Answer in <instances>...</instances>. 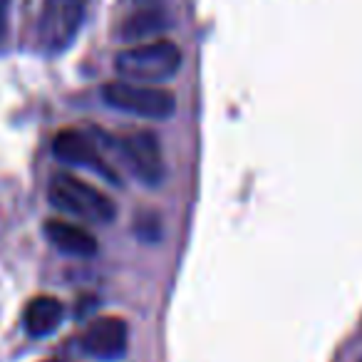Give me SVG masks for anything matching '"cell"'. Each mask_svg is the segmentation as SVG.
Returning <instances> with one entry per match:
<instances>
[{
  "label": "cell",
  "instance_id": "obj_1",
  "mask_svg": "<svg viewBox=\"0 0 362 362\" xmlns=\"http://www.w3.org/2000/svg\"><path fill=\"white\" fill-rule=\"evenodd\" d=\"M181 67V50L171 40H151L122 50L115 57V72L124 82L136 85H149V82H164L179 72Z\"/></svg>",
  "mask_w": 362,
  "mask_h": 362
},
{
  "label": "cell",
  "instance_id": "obj_2",
  "mask_svg": "<svg viewBox=\"0 0 362 362\" xmlns=\"http://www.w3.org/2000/svg\"><path fill=\"white\" fill-rule=\"evenodd\" d=\"M50 204L62 214L85 218L92 223H110L117 216V206L110 197L97 192L92 184L72 174H57L47 184Z\"/></svg>",
  "mask_w": 362,
  "mask_h": 362
},
{
  "label": "cell",
  "instance_id": "obj_3",
  "mask_svg": "<svg viewBox=\"0 0 362 362\" xmlns=\"http://www.w3.org/2000/svg\"><path fill=\"white\" fill-rule=\"evenodd\" d=\"M102 100L112 107V110L129 112L136 117H146V119H169L176 110L174 95L159 87L149 85H136V82H107L102 87Z\"/></svg>",
  "mask_w": 362,
  "mask_h": 362
},
{
  "label": "cell",
  "instance_id": "obj_4",
  "mask_svg": "<svg viewBox=\"0 0 362 362\" xmlns=\"http://www.w3.org/2000/svg\"><path fill=\"white\" fill-rule=\"evenodd\" d=\"M85 18V0H45L40 16V42L47 52H62L75 40Z\"/></svg>",
  "mask_w": 362,
  "mask_h": 362
},
{
  "label": "cell",
  "instance_id": "obj_5",
  "mask_svg": "<svg viewBox=\"0 0 362 362\" xmlns=\"http://www.w3.org/2000/svg\"><path fill=\"white\" fill-rule=\"evenodd\" d=\"M129 169L134 176L149 187H156L164 179V159H161V144L154 132H134L124 136L119 144Z\"/></svg>",
  "mask_w": 362,
  "mask_h": 362
},
{
  "label": "cell",
  "instance_id": "obj_6",
  "mask_svg": "<svg viewBox=\"0 0 362 362\" xmlns=\"http://www.w3.org/2000/svg\"><path fill=\"white\" fill-rule=\"evenodd\" d=\"M127 337H129V332H127V322L122 317H97L82 332V350L90 357H95V360L115 362L119 357H124Z\"/></svg>",
  "mask_w": 362,
  "mask_h": 362
},
{
  "label": "cell",
  "instance_id": "obj_7",
  "mask_svg": "<svg viewBox=\"0 0 362 362\" xmlns=\"http://www.w3.org/2000/svg\"><path fill=\"white\" fill-rule=\"evenodd\" d=\"M52 151L60 161L72 166H82V169H92L97 174H102L105 179L117 181V171L107 164V159L102 156V151L97 149V144L85 136L82 132L75 129H65L55 136V144H52Z\"/></svg>",
  "mask_w": 362,
  "mask_h": 362
},
{
  "label": "cell",
  "instance_id": "obj_8",
  "mask_svg": "<svg viewBox=\"0 0 362 362\" xmlns=\"http://www.w3.org/2000/svg\"><path fill=\"white\" fill-rule=\"evenodd\" d=\"M45 236L57 251L67 253V256H80L90 258L97 253V238L92 236L87 228L77 226L65 218H47L45 221Z\"/></svg>",
  "mask_w": 362,
  "mask_h": 362
},
{
  "label": "cell",
  "instance_id": "obj_9",
  "mask_svg": "<svg viewBox=\"0 0 362 362\" xmlns=\"http://www.w3.org/2000/svg\"><path fill=\"white\" fill-rule=\"evenodd\" d=\"M62 315H65V308H62V303L57 298L37 296L25 305L23 322H25V330L33 337H45L57 330V325L62 322Z\"/></svg>",
  "mask_w": 362,
  "mask_h": 362
},
{
  "label": "cell",
  "instance_id": "obj_10",
  "mask_svg": "<svg viewBox=\"0 0 362 362\" xmlns=\"http://www.w3.org/2000/svg\"><path fill=\"white\" fill-rule=\"evenodd\" d=\"M161 28H166L164 13L156 8H141L124 23L122 35H124V40H141V37H151L161 33Z\"/></svg>",
  "mask_w": 362,
  "mask_h": 362
},
{
  "label": "cell",
  "instance_id": "obj_11",
  "mask_svg": "<svg viewBox=\"0 0 362 362\" xmlns=\"http://www.w3.org/2000/svg\"><path fill=\"white\" fill-rule=\"evenodd\" d=\"M8 3L11 0H0V42H3V37L8 33Z\"/></svg>",
  "mask_w": 362,
  "mask_h": 362
},
{
  "label": "cell",
  "instance_id": "obj_12",
  "mask_svg": "<svg viewBox=\"0 0 362 362\" xmlns=\"http://www.w3.org/2000/svg\"><path fill=\"white\" fill-rule=\"evenodd\" d=\"M42 362H62V360H42Z\"/></svg>",
  "mask_w": 362,
  "mask_h": 362
},
{
  "label": "cell",
  "instance_id": "obj_13",
  "mask_svg": "<svg viewBox=\"0 0 362 362\" xmlns=\"http://www.w3.org/2000/svg\"><path fill=\"white\" fill-rule=\"evenodd\" d=\"M360 362H362V360H360Z\"/></svg>",
  "mask_w": 362,
  "mask_h": 362
}]
</instances>
